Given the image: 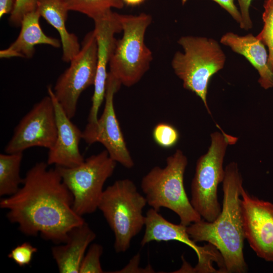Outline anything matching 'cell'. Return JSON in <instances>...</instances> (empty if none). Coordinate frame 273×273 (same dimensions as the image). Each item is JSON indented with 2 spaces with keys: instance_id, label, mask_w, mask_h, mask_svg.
<instances>
[{
  "instance_id": "1",
  "label": "cell",
  "mask_w": 273,
  "mask_h": 273,
  "mask_svg": "<svg viewBox=\"0 0 273 273\" xmlns=\"http://www.w3.org/2000/svg\"><path fill=\"white\" fill-rule=\"evenodd\" d=\"M44 162L36 163L26 172L22 187L3 198L0 207L7 217L17 224L26 236L39 234L56 244L66 242L69 232L85 222L73 208V199L56 167Z\"/></svg>"
},
{
  "instance_id": "2",
  "label": "cell",
  "mask_w": 273,
  "mask_h": 273,
  "mask_svg": "<svg viewBox=\"0 0 273 273\" xmlns=\"http://www.w3.org/2000/svg\"><path fill=\"white\" fill-rule=\"evenodd\" d=\"M224 170L220 214L213 221L202 218L192 223L187 226V231L195 243L206 242L218 250L226 273H244L248 266L243 253L245 238L241 207L243 178L235 162L229 163Z\"/></svg>"
},
{
  "instance_id": "3",
  "label": "cell",
  "mask_w": 273,
  "mask_h": 273,
  "mask_svg": "<svg viewBox=\"0 0 273 273\" xmlns=\"http://www.w3.org/2000/svg\"><path fill=\"white\" fill-rule=\"evenodd\" d=\"M187 164V157L177 149L167 158L164 167H154L143 177L141 184L150 206L157 211L162 207L170 209L178 216L180 223L187 226L202 219L191 204L184 188Z\"/></svg>"
},
{
  "instance_id": "4",
  "label": "cell",
  "mask_w": 273,
  "mask_h": 273,
  "mask_svg": "<svg viewBox=\"0 0 273 273\" xmlns=\"http://www.w3.org/2000/svg\"><path fill=\"white\" fill-rule=\"evenodd\" d=\"M177 43L183 52L175 53L172 68L183 81L184 87L198 96L209 112L207 102L208 84L211 77L223 68L225 55L219 43L211 38L183 36Z\"/></svg>"
},
{
  "instance_id": "5",
  "label": "cell",
  "mask_w": 273,
  "mask_h": 273,
  "mask_svg": "<svg viewBox=\"0 0 273 273\" xmlns=\"http://www.w3.org/2000/svg\"><path fill=\"white\" fill-rule=\"evenodd\" d=\"M147 204L130 179L117 180L104 190L98 209L113 232L116 252H126L145 225L143 210Z\"/></svg>"
},
{
  "instance_id": "6",
  "label": "cell",
  "mask_w": 273,
  "mask_h": 273,
  "mask_svg": "<svg viewBox=\"0 0 273 273\" xmlns=\"http://www.w3.org/2000/svg\"><path fill=\"white\" fill-rule=\"evenodd\" d=\"M123 35L116 39L109 63V71L127 87L137 83L149 70L153 60L151 51L146 46L145 36L152 21L151 15L120 14Z\"/></svg>"
},
{
  "instance_id": "7",
  "label": "cell",
  "mask_w": 273,
  "mask_h": 273,
  "mask_svg": "<svg viewBox=\"0 0 273 273\" xmlns=\"http://www.w3.org/2000/svg\"><path fill=\"white\" fill-rule=\"evenodd\" d=\"M210 138L207 152L197 161L190 200L202 218L209 222L215 220L221 212L217 189L224 178V158L228 145L235 144L238 139L222 131L212 133Z\"/></svg>"
},
{
  "instance_id": "8",
  "label": "cell",
  "mask_w": 273,
  "mask_h": 273,
  "mask_svg": "<svg viewBox=\"0 0 273 273\" xmlns=\"http://www.w3.org/2000/svg\"><path fill=\"white\" fill-rule=\"evenodd\" d=\"M116 163L105 150L76 167L55 166L72 195L73 208L77 214L82 216L98 209L104 184L112 175Z\"/></svg>"
},
{
  "instance_id": "9",
  "label": "cell",
  "mask_w": 273,
  "mask_h": 273,
  "mask_svg": "<svg viewBox=\"0 0 273 273\" xmlns=\"http://www.w3.org/2000/svg\"><path fill=\"white\" fill-rule=\"evenodd\" d=\"M69 63V67L57 79L53 91L67 116L72 119L81 94L95 81L97 43L94 30L85 35L79 52Z\"/></svg>"
},
{
  "instance_id": "10",
  "label": "cell",
  "mask_w": 273,
  "mask_h": 273,
  "mask_svg": "<svg viewBox=\"0 0 273 273\" xmlns=\"http://www.w3.org/2000/svg\"><path fill=\"white\" fill-rule=\"evenodd\" d=\"M145 226V234L140 243L142 247L152 241H177L191 247L197 254L198 262L194 267H190L189 272H220L213 266L215 263L220 272L225 273L224 262L218 250L209 243L204 246L198 245L190 237L187 226L168 221L152 208L146 214Z\"/></svg>"
},
{
  "instance_id": "11",
  "label": "cell",
  "mask_w": 273,
  "mask_h": 273,
  "mask_svg": "<svg viewBox=\"0 0 273 273\" xmlns=\"http://www.w3.org/2000/svg\"><path fill=\"white\" fill-rule=\"evenodd\" d=\"M57 136L54 105L52 98L48 95L35 103L19 121L5 152L9 154L23 152L34 147L50 150Z\"/></svg>"
},
{
  "instance_id": "12",
  "label": "cell",
  "mask_w": 273,
  "mask_h": 273,
  "mask_svg": "<svg viewBox=\"0 0 273 273\" xmlns=\"http://www.w3.org/2000/svg\"><path fill=\"white\" fill-rule=\"evenodd\" d=\"M121 85L108 72L103 112L96 124H86L82 131V139L89 145L100 143L113 160L131 168L134 162L126 147L114 107V95Z\"/></svg>"
},
{
  "instance_id": "13",
  "label": "cell",
  "mask_w": 273,
  "mask_h": 273,
  "mask_svg": "<svg viewBox=\"0 0 273 273\" xmlns=\"http://www.w3.org/2000/svg\"><path fill=\"white\" fill-rule=\"evenodd\" d=\"M241 207L245 239L258 257L273 262V203L251 195L243 187Z\"/></svg>"
},
{
  "instance_id": "14",
  "label": "cell",
  "mask_w": 273,
  "mask_h": 273,
  "mask_svg": "<svg viewBox=\"0 0 273 273\" xmlns=\"http://www.w3.org/2000/svg\"><path fill=\"white\" fill-rule=\"evenodd\" d=\"M94 21L97 43V68L92 106L87 119V123L91 124L97 122L99 110L105 100L108 74L107 68L116 40L115 34L122 31L120 14L112 11Z\"/></svg>"
},
{
  "instance_id": "15",
  "label": "cell",
  "mask_w": 273,
  "mask_h": 273,
  "mask_svg": "<svg viewBox=\"0 0 273 273\" xmlns=\"http://www.w3.org/2000/svg\"><path fill=\"white\" fill-rule=\"evenodd\" d=\"M55 111L57 136L53 147L49 150L47 164L67 168L81 164L84 159L79 151V143L82 139V131L69 118L56 99L53 87H47Z\"/></svg>"
},
{
  "instance_id": "16",
  "label": "cell",
  "mask_w": 273,
  "mask_h": 273,
  "mask_svg": "<svg viewBox=\"0 0 273 273\" xmlns=\"http://www.w3.org/2000/svg\"><path fill=\"white\" fill-rule=\"evenodd\" d=\"M220 42L243 56L251 64L259 74L258 82L263 88L273 87V71L268 64V53L257 36L252 33L241 36L229 32L221 36Z\"/></svg>"
},
{
  "instance_id": "17",
  "label": "cell",
  "mask_w": 273,
  "mask_h": 273,
  "mask_svg": "<svg viewBox=\"0 0 273 273\" xmlns=\"http://www.w3.org/2000/svg\"><path fill=\"white\" fill-rule=\"evenodd\" d=\"M40 16L37 10L26 14L21 23V30L16 39L7 48L1 50L0 58H31L34 54L35 46L46 44L55 48L61 46L60 40L47 35L39 24Z\"/></svg>"
},
{
  "instance_id": "18",
  "label": "cell",
  "mask_w": 273,
  "mask_h": 273,
  "mask_svg": "<svg viewBox=\"0 0 273 273\" xmlns=\"http://www.w3.org/2000/svg\"><path fill=\"white\" fill-rule=\"evenodd\" d=\"M96 234L85 221L72 229L63 245L53 246L52 254L61 273H78L88 245Z\"/></svg>"
},
{
  "instance_id": "19",
  "label": "cell",
  "mask_w": 273,
  "mask_h": 273,
  "mask_svg": "<svg viewBox=\"0 0 273 273\" xmlns=\"http://www.w3.org/2000/svg\"><path fill=\"white\" fill-rule=\"evenodd\" d=\"M36 10L59 33L62 48V60L69 63L78 53L81 46L77 36L68 32L66 22L69 11L64 0H37Z\"/></svg>"
},
{
  "instance_id": "20",
  "label": "cell",
  "mask_w": 273,
  "mask_h": 273,
  "mask_svg": "<svg viewBox=\"0 0 273 273\" xmlns=\"http://www.w3.org/2000/svg\"><path fill=\"white\" fill-rule=\"evenodd\" d=\"M23 152L0 154V196L15 194L22 184L20 175Z\"/></svg>"
},
{
  "instance_id": "21",
  "label": "cell",
  "mask_w": 273,
  "mask_h": 273,
  "mask_svg": "<svg viewBox=\"0 0 273 273\" xmlns=\"http://www.w3.org/2000/svg\"><path fill=\"white\" fill-rule=\"evenodd\" d=\"M69 11L81 13L93 20L100 17L112 9H122V0H64Z\"/></svg>"
},
{
  "instance_id": "22",
  "label": "cell",
  "mask_w": 273,
  "mask_h": 273,
  "mask_svg": "<svg viewBox=\"0 0 273 273\" xmlns=\"http://www.w3.org/2000/svg\"><path fill=\"white\" fill-rule=\"evenodd\" d=\"M262 14L263 27L256 36L268 48V64L273 71V0H266Z\"/></svg>"
},
{
  "instance_id": "23",
  "label": "cell",
  "mask_w": 273,
  "mask_h": 273,
  "mask_svg": "<svg viewBox=\"0 0 273 273\" xmlns=\"http://www.w3.org/2000/svg\"><path fill=\"white\" fill-rule=\"evenodd\" d=\"M152 136L157 145L163 148L173 147L179 139V133L177 129L166 123L157 124L153 130Z\"/></svg>"
},
{
  "instance_id": "24",
  "label": "cell",
  "mask_w": 273,
  "mask_h": 273,
  "mask_svg": "<svg viewBox=\"0 0 273 273\" xmlns=\"http://www.w3.org/2000/svg\"><path fill=\"white\" fill-rule=\"evenodd\" d=\"M103 252L102 245L97 243L92 244L81 262L79 273H103L100 257Z\"/></svg>"
},
{
  "instance_id": "25",
  "label": "cell",
  "mask_w": 273,
  "mask_h": 273,
  "mask_svg": "<svg viewBox=\"0 0 273 273\" xmlns=\"http://www.w3.org/2000/svg\"><path fill=\"white\" fill-rule=\"evenodd\" d=\"M37 249L29 242H24L13 248L8 254V257L12 259L19 266L29 265L33 256Z\"/></svg>"
},
{
  "instance_id": "26",
  "label": "cell",
  "mask_w": 273,
  "mask_h": 273,
  "mask_svg": "<svg viewBox=\"0 0 273 273\" xmlns=\"http://www.w3.org/2000/svg\"><path fill=\"white\" fill-rule=\"evenodd\" d=\"M37 0H15L14 7L10 14L9 22L14 26H20L23 17L36 10Z\"/></svg>"
},
{
  "instance_id": "27",
  "label": "cell",
  "mask_w": 273,
  "mask_h": 273,
  "mask_svg": "<svg viewBox=\"0 0 273 273\" xmlns=\"http://www.w3.org/2000/svg\"><path fill=\"white\" fill-rule=\"evenodd\" d=\"M239 5L242 22L240 26L242 29L246 30L252 27V22L250 18L249 8L252 0H237Z\"/></svg>"
},
{
  "instance_id": "28",
  "label": "cell",
  "mask_w": 273,
  "mask_h": 273,
  "mask_svg": "<svg viewBox=\"0 0 273 273\" xmlns=\"http://www.w3.org/2000/svg\"><path fill=\"white\" fill-rule=\"evenodd\" d=\"M218 4L221 7L227 11L232 18L239 24L242 22L240 11L234 3V0H212Z\"/></svg>"
},
{
  "instance_id": "29",
  "label": "cell",
  "mask_w": 273,
  "mask_h": 273,
  "mask_svg": "<svg viewBox=\"0 0 273 273\" xmlns=\"http://www.w3.org/2000/svg\"><path fill=\"white\" fill-rule=\"evenodd\" d=\"M140 260V255L138 254L135 255L131 260L124 268L119 270V271H116V272H142L141 271H147V272H154L153 269L151 267L146 269H143L140 268L138 266Z\"/></svg>"
},
{
  "instance_id": "30",
  "label": "cell",
  "mask_w": 273,
  "mask_h": 273,
  "mask_svg": "<svg viewBox=\"0 0 273 273\" xmlns=\"http://www.w3.org/2000/svg\"><path fill=\"white\" fill-rule=\"evenodd\" d=\"M15 0H0V18L6 14L11 13L13 10Z\"/></svg>"
},
{
  "instance_id": "31",
  "label": "cell",
  "mask_w": 273,
  "mask_h": 273,
  "mask_svg": "<svg viewBox=\"0 0 273 273\" xmlns=\"http://www.w3.org/2000/svg\"><path fill=\"white\" fill-rule=\"evenodd\" d=\"M124 5L135 7L140 5L146 0H122Z\"/></svg>"
},
{
  "instance_id": "32",
  "label": "cell",
  "mask_w": 273,
  "mask_h": 273,
  "mask_svg": "<svg viewBox=\"0 0 273 273\" xmlns=\"http://www.w3.org/2000/svg\"><path fill=\"white\" fill-rule=\"evenodd\" d=\"M189 0H181V4L185 5Z\"/></svg>"
}]
</instances>
